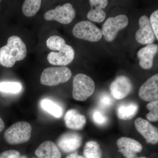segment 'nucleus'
<instances>
[{
  "label": "nucleus",
  "mask_w": 158,
  "mask_h": 158,
  "mask_svg": "<svg viewBox=\"0 0 158 158\" xmlns=\"http://www.w3.org/2000/svg\"><path fill=\"white\" fill-rule=\"evenodd\" d=\"M139 25L140 28L135 34L136 40L141 44H152L155 40V36L149 18L146 15H142L139 20Z\"/></svg>",
  "instance_id": "obj_12"
},
{
  "label": "nucleus",
  "mask_w": 158,
  "mask_h": 158,
  "mask_svg": "<svg viewBox=\"0 0 158 158\" xmlns=\"http://www.w3.org/2000/svg\"><path fill=\"white\" fill-rule=\"evenodd\" d=\"M27 54V47L21 38L17 36H11L7 44L0 48V64L11 68L16 61L23 60Z\"/></svg>",
  "instance_id": "obj_1"
},
{
  "label": "nucleus",
  "mask_w": 158,
  "mask_h": 158,
  "mask_svg": "<svg viewBox=\"0 0 158 158\" xmlns=\"http://www.w3.org/2000/svg\"><path fill=\"white\" fill-rule=\"evenodd\" d=\"M75 57V51L71 46L65 44L59 52H52L48 56L47 59L51 64L65 66L70 64Z\"/></svg>",
  "instance_id": "obj_10"
},
{
  "label": "nucleus",
  "mask_w": 158,
  "mask_h": 158,
  "mask_svg": "<svg viewBox=\"0 0 158 158\" xmlns=\"http://www.w3.org/2000/svg\"><path fill=\"white\" fill-rule=\"evenodd\" d=\"M134 158H148L147 157H135Z\"/></svg>",
  "instance_id": "obj_32"
},
{
  "label": "nucleus",
  "mask_w": 158,
  "mask_h": 158,
  "mask_svg": "<svg viewBox=\"0 0 158 158\" xmlns=\"http://www.w3.org/2000/svg\"><path fill=\"white\" fill-rule=\"evenodd\" d=\"M5 125L3 119L0 117V132L5 128Z\"/></svg>",
  "instance_id": "obj_31"
},
{
  "label": "nucleus",
  "mask_w": 158,
  "mask_h": 158,
  "mask_svg": "<svg viewBox=\"0 0 158 158\" xmlns=\"http://www.w3.org/2000/svg\"><path fill=\"white\" fill-rule=\"evenodd\" d=\"M73 34L75 37L90 42H97L102 37V30L88 21H82L74 27Z\"/></svg>",
  "instance_id": "obj_5"
},
{
  "label": "nucleus",
  "mask_w": 158,
  "mask_h": 158,
  "mask_svg": "<svg viewBox=\"0 0 158 158\" xmlns=\"http://www.w3.org/2000/svg\"><path fill=\"white\" fill-rule=\"evenodd\" d=\"M133 89V85L129 78L120 76L111 84L110 90L111 95L116 99L121 100L128 95Z\"/></svg>",
  "instance_id": "obj_8"
},
{
  "label": "nucleus",
  "mask_w": 158,
  "mask_h": 158,
  "mask_svg": "<svg viewBox=\"0 0 158 158\" xmlns=\"http://www.w3.org/2000/svg\"><path fill=\"white\" fill-rule=\"evenodd\" d=\"M38 158H61V152L56 144L52 141L43 142L35 150Z\"/></svg>",
  "instance_id": "obj_18"
},
{
  "label": "nucleus",
  "mask_w": 158,
  "mask_h": 158,
  "mask_svg": "<svg viewBox=\"0 0 158 158\" xmlns=\"http://www.w3.org/2000/svg\"><path fill=\"white\" fill-rule=\"evenodd\" d=\"M91 117L94 123L99 126H103L107 123L108 118L106 115L103 112L98 109L94 110Z\"/></svg>",
  "instance_id": "obj_26"
},
{
  "label": "nucleus",
  "mask_w": 158,
  "mask_h": 158,
  "mask_svg": "<svg viewBox=\"0 0 158 158\" xmlns=\"http://www.w3.org/2000/svg\"><path fill=\"white\" fill-rule=\"evenodd\" d=\"M150 112L146 115V118L150 121L156 122L158 120V101L150 102L146 106Z\"/></svg>",
  "instance_id": "obj_25"
},
{
  "label": "nucleus",
  "mask_w": 158,
  "mask_h": 158,
  "mask_svg": "<svg viewBox=\"0 0 158 158\" xmlns=\"http://www.w3.org/2000/svg\"><path fill=\"white\" fill-rule=\"evenodd\" d=\"M151 26L157 40H158V10L154 11L149 19Z\"/></svg>",
  "instance_id": "obj_28"
},
{
  "label": "nucleus",
  "mask_w": 158,
  "mask_h": 158,
  "mask_svg": "<svg viewBox=\"0 0 158 158\" xmlns=\"http://www.w3.org/2000/svg\"><path fill=\"white\" fill-rule=\"evenodd\" d=\"M82 143L81 136L78 133L68 132L62 135L57 141V145L63 152L71 153L81 147Z\"/></svg>",
  "instance_id": "obj_9"
},
{
  "label": "nucleus",
  "mask_w": 158,
  "mask_h": 158,
  "mask_svg": "<svg viewBox=\"0 0 158 158\" xmlns=\"http://www.w3.org/2000/svg\"><path fill=\"white\" fill-rule=\"evenodd\" d=\"M128 23V18L124 15L109 18L102 28V35L108 42L113 41L119 31L126 27Z\"/></svg>",
  "instance_id": "obj_6"
},
{
  "label": "nucleus",
  "mask_w": 158,
  "mask_h": 158,
  "mask_svg": "<svg viewBox=\"0 0 158 158\" xmlns=\"http://www.w3.org/2000/svg\"><path fill=\"white\" fill-rule=\"evenodd\" d=\"M113 103V98L108 94L102 93L99 97L98 105L102 109L107 110L111 108Z\"/></svg>",
  "instance_id": "obj_27"
},
{
  "label": "nucleus",
  "mask_w": 158,
  "mask_h": 158,
  "mask_svg": "<svg viewBox=\"0 0 158 158\" xmlns=\"http://www.w3.org/2000/svg\"><path fill=\"white\" fill-rule=\"evenodd\" d=\"M138 109V105L133 102L120 104L116 109L117 117L122 120H130L136 116Z\"/></svg>",
  "instance_id": "obj_19"
},
{
  "label": "nucleus",
  "mask_w": 158,
  "mask_h": 158,
  "mask_svg": "<svg viewBox=\"0 0 158 158\" xmlns=\"http://www.w3.org/2000/svg\"><path fill=\"white\" fill-rule=\"evenodd\" d=\"M75 16L76 11L73 6L70 3H66L47 11L44 18L47 21H56L63 24H68L72 22Z\"/></svg>",
  "instance_id": "obj_7"
},
{
  "label": "nucleus",
  "mask_w": 158,
  "mask_h": 158,
  "mask_svg": "<svg viewBox=\"0 0 158 158\" xmlns=\"http://www.w3.org/2000/svg\"><path fill=\"white\" fill-rule=\"evenodd\" d=\"M66 158H85L83 156L79 155L77 153H71L66 156Z\"/></svg>",
  "instance_id": "obj_30"
},
{
  "label": "nucleus",
  "mask_w": 158,
  "mask_h": 158,
  "mask_svg": "<svg viewBox=\"0 0 158 158\" xmlns=\"http://www.w3.org/2000/svg\"><path fill=\"white\" fill-rule=\"evenodd\" d=\"M137 131L143 136L148 143L156 144L158 142L157 128L152 125L149 121L141 118H138L135 122Z\"/></svg>",
  "instance_id": "obj_13"
},
{
  "label": "nucleus",
  "mask_w": 158,
  "mask_h": 158,
  "mask_svg": "<svg viewBox=\"0 0 158 158\" xmlns=\"http://www.w3.org/2000/svg\"><path fill=\"white\" fill-rule=\"evenodd\" d=\"M20 154L19 152L15 150L6 151L0 154V158H19Z\"/></svg>",
  "instance_id": "obj_29"
},
{
  "label": "nucleus",
  "mask_w": 158,
  "mask_h": 158,
  "mask_svg": "<svg viewBox=\"0 0 158 158\" xmlns=\"http://www.w3.org/2000/svg\"><path fill=\"white\" fill-rule=\"evenodd\" d=\"M72 76L70 69L65 66L46 68L40 76L41 85L55 86L68 81Z\"/></svg>",
  "instance_id": "obj_4"
},
{
  "label": "nucleus",
  "mask_w": 158,
  "mask_h": 158,
  "mask_svg": "<svg viewBox=\"0 0 158 158\" xmlns=\"http://www.w3.org/2000/svg\"><path fill=\"white\" fill-rule=\"evenodd\" d=\"M118 152L121 153L126 158H134L137 153L141 152L143 147L141 143L132 138L121 137L116 142Z\"/></svg>",
  "instance_id": "obj_11"
},
{
  "label": "nucleus",
  "mask_w": 158,
  "mask_h": 158,
  "mask_svg": "<svg viewBox=\"0 0 158 158\" xmlns=\"http://www.w3.org/2000/svg\"><path fill=\"white\" fill-rule=\"evenodd\" d=\"M85 158H102V152L96 141H90L85 144L84 149Z\"/></svg>",
  "instance_id": "obj_20"
},
{
  "label": "nucleus",
  "mask_w": 158,
  "mask_h": 158,
  "mask_svg": "<svg viewBox=\"0 0 158 158\" xmlns=\"http://www.w3.org/2000/svg\"><path fill=\"white\" fill-rule=\"evenodd\" d=\"M32 127L28 123L18 122L10 126L4 133V138L8 144L14 145L26 143L31 137Z\"/></svg>",
  "instance_id": "obj_2"
},
{
  "label": "nucleus",
  "mask_w": 158,
  "mask_h": 158,
  "mask_svg": "<svg viewBox=\"0 0 158 158\" xmlns=\"http://www.w3.org/2000/svg\"><path fill=\"white\" fill-rule=\"evenodd\" d=\"M89 2L91 9L87 14V18L94 22H102L106 16V12L102 9H105L107 6L108 1L107 0H90Z\"/></svg>",
  "instance_id": "obj_16"
},
{
  "label": "nucleus",
  "mask_w": 158,
  "mask_h": 158,
  "mask_svg": "<svg viewBox=\"0 0 158 158\" xmlns=\"http://www.w3.org/2000/svg\"><path fill=\"white\" fill-rule=\"evenodd\" d=\"M66 44L65 40L59 36H52L46 41V45L49 49L52 51H60Z\"/></svg>",
  "instance_id": "obj_23"
},
{
  "label": "nucleus",
  "mask_w": 158,
  "mask_h": 158,
  "mask_svg": "<svg viewBox=\"0 0 158 158\" xmlns=\"http://www.w3.org/2000/svg\"><path fill=\"white\" fill-rule=\"evenodd\" d=\"M40 106L44 110L52 115L56 118H60L62 116L63 111L59 105L48 99L43 100Z\"/></svg>",
  "instance_id": "obj_22"
},
{
  "label": "nucleus",
  "mask_w": 158,
  "mask_h": 158,
  "mask_svg": "<svg viewBox=\"0 0 158 158\" xmlns=\"http://www.w3.org/2000/svg\"><path fill=\"white\" fill-rule=\"evenodd\" d=\"M22 85L18 82H4L0 83V91L6 93L16 94L22 90Z\"/></svg>",
  "instance_id": "obj_24"
},
{
  "label": "nucleus",
  "mask_w": 158,
  "mask_h": 158,
  "mask_svg": "<svg viewBox=\"0 0 158 158\" xmlns=\"http://www.w3.org/2000/svg\"><path fill=\"white\" fill-rule=\"evenodd\" d=\"M19 158H27L26 156H23L22 157H20Z\"/></svg>",
  "instance_id": "obj_33"
},
{
  "label": "nucleus",
  "mask_w": 158,
  "mask_h": 158,
  "mask_svg": "<svg viewBox=\"0 0 158 158\" xmlns=\"http://www.w3.org/2000/svg\"><path fill=\"white\" fill-rule=\"evenodd\" d=\"M94 82L90 77L79 73L74 78L73 96L79 101H85L92 95L95 90Z\"/></svg>",
  "instance_id": "obj_3"
},
{
  "label": "nucleus",
  "mask_w": 158,
  "mask_h": 158,
  "mask_svg": "<svg viewBox=\"0 0 158 158\" xmlns=\"http://www.w3.org/2000/svg\"><path fill=\"white\" fill-rule=\"evenodd\" d=\"M40 0H26L22 6L23 14L27 17L34 16L39 11L41 6Z\"/></svg>",
  "instance_id": "obj_21"
},
{
  "label": "nucleus",
  "mask_w": 158,
  "mask_h": 158,
  "mask_svg": "<svg viewBox=\"0 0 158 158\" xmlns=\"http://www.w3.org/2000/svg\"><path fill=\"white\" fill-rule=\"evenodd\" d=\"M1 1H0V3H1Z\"/></svg>",
  "instance_id": "obj_34"
},
{
  "label": "nucleus",
  "mask_w": 158,
  "mask_h": 158,
  "mask_svg": "<svg viewBox=\"0 0 158 158\" xmlns=\"http://www.w3.org/2000/svg\"><path fill=\"white\" fill-rule=\"evenodd\" d=\"M139 97L144 101H156L158 99V74H156L144 83L139 89Z\"/></svg>",
  "instance_id": "obj_14"
},
{
  "label": "nucleus",
  "mask_w": 158,
  "mask_h": 158,
  "mask_svg": "<svg viewBox=\"0 0 158 158\" xmlns=\"http://www.w3.org/2000/svg\"><path fill=\"white\" fill-rule=\"evenodd\" d=\"M158 46L156 44H150L141 49L138 52L140 59L139 64L141 68L145 69L152 68L153 64V59L158 52Z\"/></svg>",
  "instance_id": "obj_15"
},
{
  "label": "nucleus",
  "mask_w": 158,
  "mask_h": 158,
  "mask_svg": "<svg viewBox=\"0 0 158 158\" xmlns=\"http://www.w3.org/2000/svg\"><path fill=\"white\" fill-rule=\"evenodd\" d=\"M64 121L66 127L74 130H82L86 123L85 116L74 109L68 110L66 112Z\"/></svg>",
  "instance_id": "obj_17"
}]
</instances>
